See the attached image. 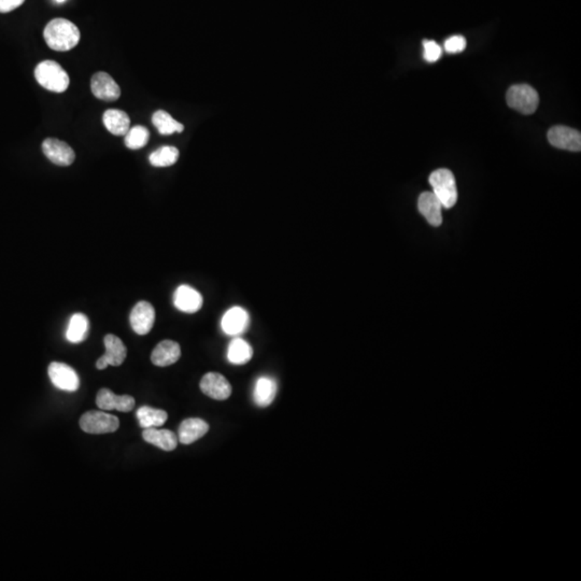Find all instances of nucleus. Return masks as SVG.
Instances as JSON below:
<instances>
[{
	"instance_id": "nucleus-1",
	"label": "nucleus",
	"mask_w": 581,
	"mask_h": 581,
	"mask_svg": "<svg viewBox=\"0 0 581 581\" xmlns=\"http://www.w3.org/2000/svg\"><path fill=\"white\" fill-rule=\"evenodd\" d=\"M47 47L57 52H66L77 47L81 34L77 25L66 19H54L47 23L43 31Z\"/></svg>"
},
{
	"instance_id": "nucleus-2",
	"label": "nucleus",
	"mask_w": 581,
	"mask_h": 581,
	"mask_svg": "<svg viewBox=\"0 0 581 581\" xmlns=\"http://www.w3.org/2000/svg\"><path fill=\"white\" fill-rule=\"evenodd\" d=\"M35 78L43 89L54 93H64L71 83L68 73L54 61H45L38 64L35 69Z\"/></svg>"
},
{
	"instance_id": "nucleus-3",
	"label": "nucleus",
	"mask_w": 581,
	"mask_h": 581,
	"mask_svg": "<svg viewBox=\"0 0 581 581\" xmlns=\"http://www.w3.org/2000/svg\"><path fill=\"white\" fill-rule=\"evenodd\" d=\"M434 194L437 196L443 208L450 209L457 204V190L455 176L448 169L433 171L429 179Z\"/></svg>"
},
{
	"instance_id": "nucleus-4",
	"label": "nucleus",
	"mask_w": 581,
	"mask_h": 581,
	"mask_svg": "<svg viewBox=\"0 0 581 581\" xmlns=\"http://www.w3.org/2000/svg\"><path fill=\"white\" fill-rule=\"evenodd\" d=\"M507 105L522 115H533L538 108L539 95L536 89L527 84L513 85L507 91Z\"/></svg>"
},
{
	"instance_id": "nucleus-5",
	"label": "nucleus",
	"mask_w": 581,
	"mask_h": 581,
	"mask_svg": "<svg viewBox=\"0 0 581 581\" xmlns=\"http://www.w3.org/2000/svg\"><path fill=\"white\" fill-rule=\"evenodd\" d=\"M80 427L87 434L115 433L120 427V421L115 415L105 411H87L80 418Z\"/></svg>"
},
{
	"instance_id": "nucleus-6",
	"label": "nucleus",
	"mask_w": 581,
	"mask_h": 581,
	"mask_svg": "<svg viewBox=\"0 0 581 581\" xmlns=\"http://www.w3.org/2000/svg\"><path fill=\"white\" fill-rule=\"evenodd\" d=\"M105 352L96 362V368L103 371L108 366H120L126 359L127 350L122 340L117 336L108 334L103 339Z\"/></svg>"
},
{
	"instance_id": "nucleus-7",
	"label": "nucleus",
	"mask_w": 581,
	"mask_h": 581,
	"mask_svg": "<svg viewBox=\"0 0 581 581\" xmlns=\"http://www.w3.org/2000/svg\"><path fill=\"white\" fill-rule=\"evenodd\" d=\"M50 379L52 383L59 390L67 392H75L80 387V379L75 369L67 364L53 362L50 364Z\"/></svg>"
},
{
	"instance_id": "nucleus-8",
	"label": "nucleus",
	"mask_w": 581,
	"mask_h": 581,
	"mask_svg": "<svg viewBox=\"0 0 581 581\" xmlns=\"http://www.w3.org/2000/svg\"><path fill=\"white\" fill-rule=\"evenodd\" d=\"M548 140L551 145L562 150L579 152L581 149L580 131L563 125L549 129Z\"/></svg>"
},
{
	"instance_id": "nucleus-9",
	"label": "nucleus",
	"mask_w": 581,
	"mask_h": 581,
	"mask_svg": "<svg viewBox=\"0 0 581 581\" xmlns=\"http://www.w3.org/2000/svg\"><path fill=\"white\" fill-rule=\"evenodd\" d=\"M154 307L151 305L150 302H145V300L137 302L129 316V322H131L133 331L141 336L150 333L154 325Z\"/></svg>"
},
{
	"instance_id": "nucleus-10",
	"label": "nucleus",
	"mask_w": 581,
	"mask_h": 581,
	"mask_svg": "<svg viewBox=\"0 0 581 581\" xmlns=\"http://www.w3.org/2000/svg\"><path fill=\"white\" fill-rule=\"evenodd\" d=\"M43 151L47 160L57 166H71L75 160V151L71 145L59 139H45L43 143Z\"/></svg>"
},
{
	"instance_id": "nucleus-11",
	"label": "nucleus",
	"mask_w": 581,
	"mask_h": 581,
	"mask_svg": "<svg viewBox=\"0 0 581 581\" xmlns=\"http://www.w3.org/2000/svg\"><path fill=\"white\" fill-rule=\"evenodd\" d=\"M200 390L205 395L216 401H226L232 394V385L224 376L208 373L200 380Z\"/></svg>"
},
{
	"instance_id": "nucleus-12",
	"label": "nucleus",
	"mask_w": 581,
	"mask_h": 581,
	"mask_svg": "<svg viewBox=\"0 0 581 581\" xmlns=\"http://www.w3.org/2000/svg\"><path fill=\"white\" fill-rule=\"evenodd\" d=\"M91 93L96 98L105 101H115L120 98L121 89L109 73H95L91 81Z\"/></svg>"
},
{
	"instance_id": "nucleus-13",
	"label": "nucleus",
	"mask_w": 581,
	"mask_h": 581,
	"mask_svg": "<svg viewBox=\"0 0 581 581\" xmlns=\"http://www.w3.org/2000/svg\"><path fill=\"white\" fill-rule=\"evenodd\" d=\"M250 316L242 307L230 308L221 320L222 331L228 336H238L244 334L249 328Z\"/></svg>"
},
{
	"instance_id": "nucleus-14",
	"label": "nucleus",
	"mask_w": 581,
	"mask_h": 581,
	"mask_svg": "<svg viewBox=\"0 0 581 581\" xmlns=\"http://www.w3.org/2000/svg\"><path fill=\"white\" fill-rule=\"evenodd\" d=\"M96 405L101 411L129 413L134 409L135 399L131 395H117L111 390L101 389L97 393Z\"/></svg>"
},
{
	"instance_id": "nucleus-15",
	"label": "nucleus",
	"mask_w": 581,
	"mask_h": 581,
	"mask_svg": "<svg viewBox=\"0 0 581 581\" xmlns=\"http://www.w3.org/2000/svg\"><path fill=\"white\" fill-rule=\"evenodd\" d=\"M174 304L177 309L186 314H195L203 307L204 300L202 294L192 286L182 284L175 290Z\"/></svg>"
},
{
	"instance_id": "nucleus-16",
	"label": "nucleus",
	"mask_w": 581,
	"mask_h": 581,
	"mask_svg": "<svg viewBox=\"0 0 581 581\" xmlns=\"http://www.w3.org/2000/svg\"><path fill=\"white\" fill-rule=\"evenodd\" d=\"M418 208H419L420 214L427 219V222L432 226L439 228L441 226L443 205L433 192H425L420 195Z\"/></svg>"
},
{
	"instance_id": "nucleus-17",
	"label": "nucleus",
	"mask_w": 581,
	"mask_h": 581,
	"mask_svg": "<svg viewBox=\"0 0 581 581\" xmlns=\"http://www.w3.org/2000/svg\"><path fill=\"white\" fill-rule=\"evenodd\" d=\"M181 356V348L178 342L174 340H163L153 350L151 361L155 366L166 367L179 361Z\"/></svg>"
},
{
	"instance_id": "nucleus-18",
	"label": "nucleus",
	"mask_w": 581,
	"mask_h": 581,
	"mask_svg": "<svg viewBox=\"0 0 581 581\" xmlns=\"http://www.w3.org/2000/svg\"><path fill=\"white\" fill-rule=\"evenodd\" d=\"M209 431V425L204 420L198 418H190L184 420L179 427L178 439L183 445H191Z\"/></svg>"
},
{
	"instance_id": "nucleus-19",
	"label": "nucleus",
	"mask_w": 581,
	"mask_h": 581,
	"mask_svg": "<svg viewBox=\"0 0 581 581\" xmlns=\"http://www.w3.org/2000/svg\"><path fill=\"white\" fill-rule=\"evenodd\" d=\"M142 437L147 443L164 451H174L178 446V437L174 432L169 429H160L157 427L145 429Z\"/></svg>"
},
{
	"instance_id": "nucleus-20",
	"label": "nucleus",
	"mask_w": 581,
	"mask_h": 581,
	"mask_svg": "<svg viewBox=\"0 0 581 581\" xmlns=\"http://www.w3.org/2000/svg\"><path fill=\"white\" fill-rule=\"evenodd\" d=\"M105 128L115 136H125L131 128V119L125 111L109 109L103 115Z\"/></svg>"
},
{
	"instance_id": "nucleus-21",
	"label": "nucleus",
	"mask_w": 581,
	"mask_h": 581,
	"mask_svg": "<svg viewBox=\"0 0 581 581\" xmlns=\"http://www.w3.org/2000/svg\"><path fill=\"white\" fill-rule=\"evenodd\" d=\"M89 332V322L87 316L83 314H75L69 320L66 338L71 344H79L87 339Z\"/></svg>"
},
{
	"instance_id": "nucleus-22",
	"label": "nucleus",
	"mask_w": 581,
	"mask_h": 581,
	"mask_svg": "<svg viewBox=\"0 0 581 581\" xmlns=\"http://www.w3.org/2000/svg\"><path fill=\"white\" fill-rule=\"evenodd\" d=\"M277 394V382L270 377H260L254 387V402L260 407H267L274 402Z\"/></svg>"
},
{
	"instance_id": "nucleus-23",
	"label": "nucleus",
	"mask_w": 581,
	"mask_h": 581,
	"mask_svg": "<svg viewBox=\"0 0 581 581\" xmlns=\"http://www.w3.org/2000/svg\"><path fill=\"white\" fill-rule=\"evenodd\" d=\"M253 356V349L242 338L237 337L230 341L228 349V361L235 365H244Z\"/></svg>"
},
{
	"instance_id": "nucleus-24",
	"label": "nucleus",
	"mask_w": 581,
	"mask_h": 581,
	"mask_svg": "<svg viewBox=\"0 0 581 581\" xmlns=\"http://www.w3.org/2000/svg\"><path fill=\"white\" fill-rule=\"evenodd\" d=\"M136 415L139 421V425L145 429L162 427L168 419L166 411L148 407V406L139 408Z\"/></svg>"
},
{
	"instance_id": "nucleus-25",
	"label": "nucleus",
	"mask_w": 581,
	"mask_h": 581,
	"mask_svg": "<svg viewBox=\"0 0 581 581\" xmlns=\"http://www.w3.org/2000/svg\"><path fill=\"white\" fill-rule=\"evenodd\" d=\"M152 123L161 135L168 136L175 133H182L184 126L178 121L175 120L168 112L164 110H157L153 113Z\"/></svg>"
},
{
	"instance_id": "nucleus-26",
	"label": "nucleus",
	"mask_w": 581,
	"mask_h": 581,
	"mask_svg": "<svg viewBox=\"0 0 581 581\" xmlns=\"http://www.w3.org/2000/svg\"><path fill=\"white\" fill-rule=\"evenodd\" d=\"M179 150L175 147L165 145L151 153L149 161L154 167H169L178 162Z\"/></svg>"
},
{
	"instance_id": "nucleus-27",
	"label": "nucleus",
	"mask_w": 581,
	"mask_h": 581,
	"mask_svg": "<svg viewBox=\"0 0 581 581\" xmlns=\"http://www.w3.org/2000/svg\"><path fill=\"white\" fill-rule=\"evenodd\" d=\"M124 143L131 150H139L148 145L150 133L148 128L141 125L131 127L125 135Z\"/></svg>"
},
{
	"instance_id": "nucleus-28",
	"label": "nucleus",
	"mask_w": 581,
	"mask_h": 581,
	"mask_svg": "<svg viewBox=\"0 0 581 581\" xmlns=\"http://www.w3.org/2000/svg\"><path fill=\"white\" fill-rule=\"evenodd\" d=\"M423 45H425L423 57H425V61H429V63H435L441 59L443 52H441V47L435 41H423Z\"/></svg>"
},
{
	"instance_id": "nucleus-29",
	"label": "nucleus",
	"mask_w": 581,
	"mask_h": 581,
	"mask_svg": "<svg viewBox=\"0 0 581 581\" xmlns=\"http://www.w3.org/2000/svg\"><path fill=\"white\" fill-rule=\"evenodd\" d=\"M465 47H466V41L462 36H453V37L447 39L445 43L446 51L450 53V54H455V53L464 51Z\"/></svg>"
},
{
	"instance_id": "nucleus-30",
	"label": "nucleus",
	"mask_w": 581,
	"mask_h": 581,
	"mask_svg": "<svg viewBox=\"0 0 581 581\" xmlns=\"http://www.w3.org/2000/svg\"><path fill=\"white\" fill-rule=\"evenodd\" d=\"M25 0H0V13H8L23 5Z\"/></svg>"
},
{
	"instance_id": "nucleus-31",
	"label": "nucleus",
	"mask_w": 581,
	"mask_h": 581,
	"mask_svg": "<svg viewBox=\"0 0 581 581\" xmlns=\"http://www.w3.org/2000/svg\"><path fill=\"white\" fill-rule=\"evenodd\" d=\"M57 3H65L66 0H55Z\"/></svg>"
}]
</instances>
